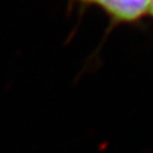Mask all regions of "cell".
<instances>
[{"label":"cell","instance_id":"7a4b0ae2","mask_svg":"<svg viewBox=\"0 0 153 153\" xmlns=\"http://www.w3.org/2000/svg\"><path fill=\"white\" fill-rule=\"evenodd\" d=\"M149 11L151 13V15L153 16V0H151V4H150V9H149Z\"/></svg>","mask_w":153,"mask_h":153},{"label":"cell","instance_id":"6da1fadb","mask_svg":"<svg viewBox=\"0 0 153 153\" xmlns=\"http://www.w3.org/2000/svg\"><path fill=\"white\" fill-rule=\"evenodd\" d=\"M100 6L115 22L131 23L140 19L150 9L151 0H78Z\"/></svg>","mask_w":153,"mask_h":153}]
</instances>
